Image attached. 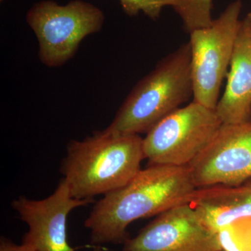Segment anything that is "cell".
I'll return each instance as SVG.
<instances>
[{
	"mask_svg": "<svg viewBox=\"0 0 251 251\" xmlns=\"http://www.w3.org/2000/svg\"><path fill=\"white\" fill-rule=\"evenodd\" d=\"M192 97L191 49L188 42L163 57L135 85L103 131L110 135L147 133Z\"/></svg>",
	"mask_w": 251,
	"mask_h": 251,
	"instance_id": "3",
	"label": "cell"
},
{
	"mask_svg": "<svg viewBox=\"0 0 251 251\" xmlns=\"http://www.w3.org/2000/svg\"><path fill=\"white\" fill-rule=\"evenodd\" d=\"M217 233L191 202L171 208L124 244V251H221Z\"/></svg>",
	"mask_w": 251,
	"mask_h": 251,
	"instance_id": "8",
	"label": "cell"
},
{
	"mask_svg": "<svg viewBox=\"0 0 251 251\" xmlns=\"http://www.w3.org/2000/svg\"><path fill=\"white\" fill-rule=\"evenodd\" d=\"M124 11L129 16L143 13L152 20L160 17L167 6L174 7L178 0H119Z\"/></svg>",
	"mask_w": 251,
	"mask_h": 251,
	"instance_id": "13",
	"label": "cell"
},
{
	"mask_svg": "<svg viewBox=\"0 0 251 251\" xmlns=\"http://www.w3.org/2000/svg\"><path fill=\"white\" fill-rule=\"evenodd\" d=\"M93 201L73 198L64 178L45 199L34 201L20 196L11 206L29 227L22 244L36 251H75L67 241L68 216L75 208Z\"/></svg>",
	"mask_w": 251,
	"mask_h": 251,
	"instance_id": "9",
	"label": "cell"
},
{
	"mask_svg": "<svg viewBox=\"0 0 251 251\" xmlns=\"http://www.w3.org/2000/svg\"><path fill=\"white\" fill-rule=\"evenodd\" d=\"M242 8L241 0L232 1L210 25L190 33L193 100L214 110L233 54Z\"/></svg>",
	"mask_w": 251,
	"mask_h": 251,
	"instance_id": "6",
	"label": "cell"
},
{
	"mask_svg": "<svg viewBox=\"0 0 251 251\" xmlns=\"http://www.w3.org/2000/svg\"><path fill=\"white\" fill-rule=\"evenodd\" d=\"M197 190L188 166L153 165L142 169L92 208L85 221L91 244H125L130 224L191 202Z\"/></svg>",
	"mask_w": 251,
	"mask_h": 251,
	"instance_id": "1",
	"label": "cell"
},
{
	"mask_svg": "<svg viewBox=\"0 0 251 251\" xmlns=\"http://www.w3.org/2000/svg\"><path fill=\"white\" fill-rule=\"evenodd\" d=\"M246 23H247L248 27H249V31H250L251 35V12L247 15V17L244 18Z\"/></svg>",
	"mask_w": 251,
	"mask_h": 251,
	"instance_id": "15",
	"label": "cell"
},
{
	"mask_svg": "<svg viewBox=\"0 0 251 251\" xmlns=\"http://www.w3.org/2000/svg\"><path fill=\"white\" fill-rule=\"evenodd\" d=\"M191 202L218 234L224 250L235 251L237 229H242L243 235L244 228L251 234V181L227 188H198Z\"/></svg>",
	"mask_w": 251,
	"mask_h": 251,
	"instance_id": "10",
	"label": "cell"
},
{
	"mask_svg": "<svg viewBox=\"0 0 251 251\" xmlns=\"http://www.w3.org/2000/svg\"><path fill=\"white\" fill-rule=\"evenodd\" d=\"M145 159L140 135H110L97 131L82 140H71L61 172L73 198L93 200L130 182Z\"/></svg>",
	"mask_w": 251,
	"mask_h": 251,
	"instance_id": "2",
	"label": "cell"
},
{
	"mask_svg": "<svg viewBox=\"0 0 251 251\" xmlns=\"http://www.w3.org/2000/svg\"><path fill=\"white\" fill-rule=\"evenodd\" d=\"M0 251H36L27 246L17 245L9 239L1 237L0 241Z\"/></svg>",
	"mask_w": 251,
	"mask_h": 251,
	"instance_id": "14",
	"label": "cell"
},
{
	"mask_svg": "<svg viewBox=\"0 0 251 251\" xmlns=\"http://www.w3.org/2000/svg\"><path fill=\"white\" fill-rule=\"evenodd\" d=\"M227 82L215 109L223 125L250 120L251 113V35L242 20L231 59Z\"/></svg>",
	"mask_w": 251,
	"mask_h": 251,
	"instance_id": "11",
	"label": "cell"
},
{
	"mask_svg": "<svg viewBox=\"0 0 251 251\" xmlns=\"http://www.w3.org/2000/svg\"><path fill=\"white\" fill-rule=\"evenodd\" d=\"M188 167L197 188L237 186L251 181V120L221 126Z\"/></svg>",
	"mask_w": 251,
	"mask_h": 251,
	"instance_id": "7",
	"label": "cell"
},
{
	"mask_svg": "<svg viewBox=\"0 0 251 251\" xmlns=\"http://www.w3.org/2000/svg\"><path fill=\"white\" fill-rule=\"evenodd\" d=\"M225 251V250H222V251Z\"/></svg>",
	"mask_w": 251,
	"mask_h": 251,
	"instance_id": "18",
	"label": "cell"
},
{
	"mask_svg": "<svg viewBox=\"0 0 251 251\" xmlns=\"http://www.w3.org/2000/svg\"><path fill=\"white\" fill-rule=\"evenodd\" d=\"M26 21L39 41L41 62L55 68L74 57L86 36L101 30L105 15L82 0H72L65 5L42 0L32 5Z\"/></svg>",
	"mask_w": 251,
	"mask_h": 251,
	"instance_id": "4",
	"label": "cell"
},
{
	"mask_svg": "<svg viewBox=\"0 0 251 251\" xmlns=\"http://www.w3.org/2000/svg\"><path fill=\"white\" fill-rule=\"evenodd\" d=\"M222 122L216 110L193 100L172 112L143 138L150 166H188L206 148Z\"/></svg>",
	"mask_w": 251,
	"mask_h": 251,
	"instance_id": "5",
	"label": "cell"
},
{
	"mask_svg": "<svg viewBox=\"0 0 251 251\" xmlns=\"http://www.w3.org/2000/svg\"><path fill=\"white\" fill-rule=\"evenodd\" d=\"M250 120H251V113Z\"/></svg>",
	"mask_w": 251,
	"mask_h": 251,
	"instance_id": "17",
	"label": "cell"
},
{
	"mask_svg": "<svg viewBox=\"0 0 251 251\" xmlns=\"http://www.w3.org/2000/svg\"><path fill=\"white\" fill-rule=\"evenodd\" d=\"M188 32L208 27L213 22L212 0H178L173 7Z\"/></svg>",
	"mask_w": 251,
	"mask_h": 251,
	"instance_id": "12",
	"label": "cell"
},
{
	"mask_svg": "<svg viewBox=\"0 0 251 251\" xmlns=\"http://www.w3.org/2000/svg\"><path fill=\"white\" fill-rule=\"evenodd\" d=\"M0 1H5V0H0Z\"/></svg>",
	"mask_w": 251,
	"mask_h": 251,
	"instance_id": "16",
	"label": "cell"
}]
</instances>
